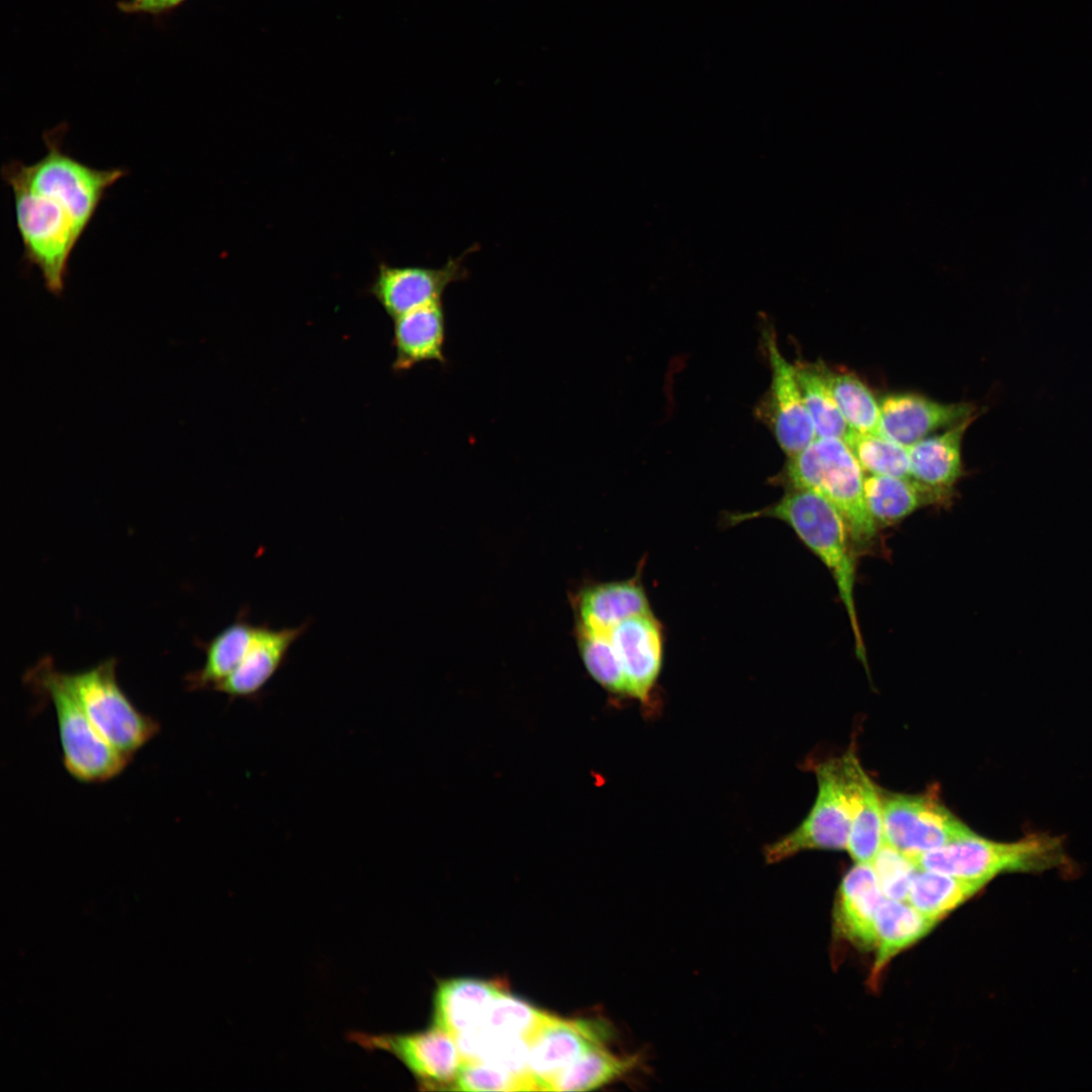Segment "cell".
<instances>
[{
  "label": "cell",
  "mask_w": 1092,
  "mask_h": 1092,
  "mask_svg": "<svg viewBox=\"0 0 1092 1092\" xmlns=\"http://www.w3.org/2000/svg\"><path fill=\"white\" fill-rule=\"evenodd\" d=\"M66 124L42 134L46 154L32 164L12 160L1 168L10 187L23 260L36 268L49 292L61 295L69 261L106 192L124 168L91 167L64 150Z\"/></svg>",
  "instance_id": "1"
},
{
  "label": "cell",
  "mask_w": 1092,
  "mask_h": 1092,
  "mask_svg": "<svg viewBox=\"0 0 1092 1092\" xmlns=\"http://www.w3.org/2000/svg\"><path fill=\"white\" fill-rule=\"evenodd\" d=\"M774 518L786 523L809 550L828 568L846 611L857 658L867 664L854 588L857 551L839 512L822 495L808 489L786 488L775 504L752 513L729 516L731 524L749 519Z\"/></svg>",
  "instance_id": "2"
},
{
  "label": "cell",
  "mask_w": 1092,
  "mask_h": 1092,
  "mask_svg": "<svg viewBox=\"0 0 1092 1092\" xmlns=\"http://www.w3.org/2000/svg\"><path fill=\"white\" fill-rule=\"evenodd\" d=\"M786 488L812 490L826 498L841 515L859 552L877 545L879 528L863 496L864 471L840 438H816L788 457L778 476Z\"/></svg>",
  "instance_id": "3"
},
{
  "label": "cell",
  "mask_w": 1092,
  "mask_h": 1092,
  "mask_svg": "<svg viewBox=\"0 0 1092 1092\" xmlns=\"http://www.w3.org/2000/svg\"><path fill=\"white\" fill-rule=\"evenodd\" d=\"M911 859L918 870L985 885L1003 874L1040 873L1070 867L1061 837L1038 832L1015 841H996L975 833Z\"/></svg>",
  "instance_id": "4"
},
{
  "label": "cell",
  "mask_w": 1092,
  "mask_h": 1092,
  "mask_svg": "<svg viewBox=\"0 0 1092 1092\" xmlns=\"http://www.w3.org/2000/svg\"><path fill=\"white\" fill-rule=\"evenodd\" d=\"M31 679L54 707L68 772L82 783H101L118 776L130 757L113 748L99 734L65 673L44 662L34 669Z\"/></svg>",
  "instance_id": "5"
},
{
  "label": "cell",
  "mask_w": 1092,
  "mask_h": 1092,
  "mask_svg": "<svg viewBox=\"0 0 1092 1092\" xmlns=\"http://www.w3.org/2000/svg\"><path fill=\"white\" fill-rule=\"evenodd\" d=\"M65 677L96 730L119 752L130 757L159 731L157 721L138 710L118 686L114 659Z\"/></svg>",
  "instance_id": "6"
},
{
  "label": "cell",
  "mask_w": 1092,
  "mask_h": 1092,
  "mask_svg": "<svg viewBox=\"0 0 1092 1092\" xmlns=\"http://www.w3.org/2000/svg\"><path fill=\"white\" fill-rule=\"evenodd\" d=\"M880 796L884 840L910 858L976 833L931 789L914 795L880 791Z\"/></svg>",
  "instance_id": "7"
},
{
  "label": "cell",
  "mask_w": 1092,
  "mask_h": 1092,
  "mask_svg": "<svg viewBox=\"0 0 1092 1092\" xmlns=\"http://www.w3.org/2000/svg\"><path fill=\"white\" fill-rule=\"evenodd\" d=\"M817 780V796L805 819L791 832L763 846L766 863L812 849L846 850L849 816L839 758L808 761Z\"/></svg>",
  "instance_id": "8"
},
{
  "label": "cell",
  "mask_w": 1092,
  "mask_h": 1092,
  "mask_svg": "<svg viewBox=\"0 0 1092 1092\" xmlns=\"http://www.w3.org/2000/svg\"><path fill=\"white\" fill-rule=\"evenodd\" d=\"M351 1041L366 1051L386 1052L401 1062L423 1089H442L455 1081L463 1058L456 1038L433 1025L406 1033L349 1034Z\"/></svg>",
  "instance_id": "9"
},
{
  "label": "cell",
  "mask_w": 1092,
  "mask_h": 1092,
  "mask_svg": "<svg viewBox=\"0 0 1092 1092\" xmlns=\"http://www.w3.org/2000/svg\"><path fill=\"white\" fill-rule=\"evenodd\" d=\"M764 343L771 380L759 415L767 423L780 448L790 457L810 445L817 438L816 432L794 364L783 356L772 333L765 332Z\"/></svg>",
  "instance_id": "10"
},
{
  "label": "cell",
  "mask_w": 1092,
  "mask_h": 1092,
  "mask_svg": "<svg viewBox=\"0 0 1092 1092\" xmlns=\"http://www.w3.org/2000/svg\"><path fill=\"white\" fill-rule=\"evenodd\" d=\"M450 258L439 268L392 266L380 263L369 292L392 320L424 305L441 301L449 285L468 277L465 257Z\"/></svg>",
  "instance_id": "11"
},
{
  "label": "cell",
  "mask_w": 1092,
  "mask_h": 1092,
  "mask_svg": "<svg viewBox=\"0 0 1092 1092\" xmlns=\"http://www.w3.org/2000/svg\"><path fill=\"white\" fill-rule=\"evenodd\" d=\"M611 1035L604 1021L549 1014L528 1041V1071L537 1089L547 1091L563 1070L592 1048L608 1042Z\"/></svg>",
  "instance_id": "12"
},
{
  "label": "cell",
  "mask_w": 1092,
  "mask_h": 1092,
  "mask_svg": "<svg viewBox=\"0 0 1092 1092\" xmlns=\"http://www.w3.org/2000/svg\"><path fill=\"white\" fill-rule=\"evenodd\" d=\"M621 661L629 698L647 714L655 711L654 691L662 667L663 635L652 613L624 620L610 631Z\"/></svg>",
  "instance_id": "13"
},
{
  "label": "cell",
  "mask_w": 1092,
  "mask_h": 1092,
  "mask_svg": "<svg viewBox=\"0 0 1092 1092\" xmlns=\"http://www.w3.org/2000/svg\"><path fill=\"white\" fill-rule=\"evenodd\" d=\"M880 407L881 433L907 447L937 430L979 416L971 402H941L910 391L883 395Z\"/></svg>",
  "instance_id": "14"
},
{
  "label": "cell",
  "mask_w": 1092,
  "mask_h": 1092,
  "mask_svg": "<svg viewBox=\"0 0 1092 1092\" xmlns=\"http://www.w3.org/2000/svg\"><path fill=\"white\" fill-rule=\"evenodd\" d=\"M849 834L846 850L855 863H871L884 841L880 791L863 770L855 750L839 757Z\"/></svg>",
  "instance_id": "15"
},
{
  "label": "cell",
  "mask_w": 1092,
  "mask_h": 1092,
  "mask_svg": "<svg viewBox=\"0 0 1092 1092\" xmlns=\"http://www.w3.org/2000/svg\"><path fill=\"white\" fill-rule=\"evenodd\" d=\"M978 416L908 446L910 478L927 490L935 506L951 503L964 475L963 440Z\"/></svg>",
  "instance_id": "16"
},
{
  "label": "cell",
  "mask_w": 1092,
  "mask_h": 1092,
  "mask_svg": "<svg viewBox=\"0 0 1092 1092\" xmlns=\"http://www.w3.org/2000/svg\"><path fill=\"white\" fill-rule=\"evenodd\" d=\"M309 623L274 629L269 623L257 625L251 646L239 666L214 690L231 699H258L287 661L293 644L306 632Z\"/></svg>",
  "instance_id": "17"
},
{
  "label": "cell",
  "mask_w": 1092,
  "mask_h": 1092,
  "mask_svg": "<svg viewBox=\"0 0 1092 1092\" xmlns=\"http://www.w3.org/2000/svg\"><path fill=\"white\" fill-rule=\"evenodd\" d=\"M886 899L870 863H855L844 876L835 901V929L850 943L875 949L876 917Z\"/></svg>",
  "instance_id": "18"
},
{
  "label": "cell",
  "mask_w": 1092,
  "mask_h": 1092,
  "mask_svg": "<svg viewBox=\"0 0 1092 1092\" xmlns=\"http://www.w3.org/2000/svg\"><path fill=\"white\" fill-rule=\"evenodd\" d=\"M446 316L441 301L416 308L393 318L392 369L405 372L427 361L447 362L444 355Z\"/></svg>",
  "instance_id": "19"
},
{
  "label": "cell",
  "mask_w": 1092,
  "mask_h": 1092,
  "mask_svg": "<svg viewBox=\"0 0 1092 1092\" xmlns=\"http://www.w3.org/2000/svg\"><path fill=\"white\" fill-rule=\"evenodd\" d=\"M502 990L503 986L494 981L474 978L440 981L434 996L433 1025L454 1037L479 1027Z\"/></svg>",
  "instance_id": "20"
},
{
  "label": "cell",
  "mask_w": 1092,
  "mask_h": 1092,
  "mask_svg": "<svg viewBox=\"0 0 1092 1092\" xmlns=\"http://www.w3.org/2000/svg\"><path fill=\"white\" fill-rule=\"evenodd\" d=\"M577 607L579 626L608 633L626 619L651 613L636 578L592 585L580 593Z\"/></svg>",
  "instance_id": "21"
},
{
  "label": "cell",
  "mask_w": 1092,
  "mask_h": 1092,
  "mask_svg": "<svg viewBox=\"0 0 1092 1092\" xmlns=\"http://www.w3.org/2000/svg\"><path fill=\"white\" fill-rule=\"evenodd\" d=\"M256 629L257 625L249 619L248 609H242L234 622L203 645L204 663L187 677L188 687L192 690H214L242 662Z\"/></svg>",
  "instance_id": "22"
},
{
  "label": "cell",
  "mask_w": 1092,
  "mask_h": 1092,
  "mask_svg": "<svg viewBox=\"0 0 1092 1092\" xmlns=\"http://www.w3.org/2000/svg\"><path fill=\"white\" fill-rule=\"evenodd\" d=\"M863 496L877 527H892L917 510L935 506L930 493L911 478L867 474Z\"/></svg>",
  "instance_id": "23"
},
{
  "label": "cell",
  "mask_w": 1092,
  "mask_h": 1092,
  "mask_svg": "<svg viewBox=\"0 0 1092 1092\" xmlns=\"http://www.w3.org/2000/svg\"><path fill=\"white\" fill-rule=\"evenodd\" d=\"M936 924L908 902L886 898L876 917V959L873 978L900 951L925 936Z\"/></svg>",
  "instance_id": "24"
},
{
  "label": "cell",
  "mask_w": 1092,
  "mask_h": 1092,
  "mask_svg": "<svg viewBox=\"0 0 1092 1092\" xmlns=\"http://www.w3.org/2000/svg\"><path fill=\"white\" fill-rule=\"evenodd\" d=\"M640 1055L612 1051L608 1042L598 1044L563 1070L547 1091H588L632 1073L640 1065Z\"/></svg>",
  "instance_id": "25"
},
{
  "label": "cell",
  "mask_w": 1092,
  "mask_h": 1092,
  "mask_svg": "<svg viewBox=\"0 0 1092 1092\" xmlns=\"http://www.w3.org/2000/svg\"><path fill=\"white\" fill-rule=\"evenodd\" d=\"M985 886L975 880L919 870L913 879L907 902L937 923Z\"/></svg>",
  "instance_id": "26"
},
{
  "label": "cell",
  "mask_w": 1092,
  "mask_h": 1092,
  "mask_svg": "<svg viewBox=\"0 0 1092 1092\" xmlns=\"http://www.w3.org/2000/svg\"><path fill=\"white\" fill-rule=\"evenodd\" d=\"M823 370L848 428L859 433H881L880 399L871 387L849 370L832 368L824 363Z\"/></svg>",
  "instance_id": "27"
},
{
  "label": "cell",
  "mask_w": 1092,
  "mask_h": 1092,
  "mask_svg": "<svg viewBox=\"0 0 1092 1092\" xmlns=\"http://www.w3.org/2000/svg\"><path fill=\"white\" fill-rule=\"evenodd\" d=\"M794 366L816 437L844 439L850 429L827 383L823 363L799 361Z\"/></svg>",
  "instance_id": "28"
},
{
  "label": "cell",
  "mask_w": 1092,
  "mask_h": 1092,
  "mask_svg": "<svg viewBox=\"0 0 1092 1092\" xmlns=\"http://www.w3.org/2000/svg\"><path fill=\"white\" fill-rule=\"evenodd\" d=\"M843 440L868 474L910 478L907 446L882 433H859L852 430H849Z\"/></svg>",
  "instance_id": "29"
},
{
  "label": "cell",
  "mask_w": 1092,
  "mask_h": 1092,
  "mask_svg": "<svg viewBox=\"0 0 1092 1092\" xmlns=\"http://www.w3.org/2000/svg\"><path fill=\"white\" fill-rule=\"evenodd\" d=\"M578 646L592 677L610 693L629 698L626 676L610 633L579 626Z\"/></svg>",
  "instance_id": "30"
},
{
  "label": "cell",
  "mask_w": 1092,
  "mask_h": 1092,
  "mask_svg": "<svg viewBox=\"0 0 1092 1092\" xmlns=\"http://www.w3.org/2000/svg\"><path fill=\"white\" fill-rule=\"evenodd\" d=\"M549 1014L503 989L487 1008L481 1026L491 1034L520 1037L528 1043Z\"/></svg>",
  "instance_id": "31"
},
{
  "label": "cell",
  "mask_w": 1092,
  "mask_h": 1092,
  "mask_svg": "<svg viewBox=\"0 0 1092 1092\" xmlns=\"http://www.w3.org/2000/svg\"><path fill=\"white\" fill-rule=\"evenodd\" d=\"M449 1089L458 1091L538 1090L530 1074H515L478 1061H463Z\"/></svg>",
  "instance_id": "32"
},
{
  "label": "cell",
  "mask_w": 1092,
  "mask_h": 1092,
  "mask_svg": "<svg viewBox=\"0 0 1092 1092\" xmlns=\"http://www.w3.org/2000/svg\"><path fill=\"white\" fill-rule=\"evenodd\" d=\"M870 864L885 897L907 902L913 879L919 871L914 861L884 840Z\"/></svg>",
  "instance_id": "33"
},
{
  "label": "cell",
  "mask_w": 1092,
  "mask_h": 1092,
  "mask_svg": "<svg viewBox=\"0 0 1092 1092\" xmlns=\"http://www.w3.org/2000/svg\"><path fill=\"white\" fill-rule=\"evenodd\" d=\"M183 0H130L121 4L126 11L161 12L172 8Z\"/></svg>",
  "instance_id": "34"
}]
</instances>
